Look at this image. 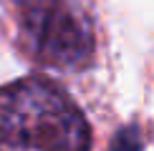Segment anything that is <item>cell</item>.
<instances>
[{"label":"cell","instance_id":"7a4b0ae2","mask_svg":"<svg viewBox=\"0 0 154 151\" xmlns=\"http://www.w3.org/2000/svg\"><path fill=\"white\" fill-rule=\"evenodd\" d=\"M18 20L38 63L76 71L91 61L94 25L76 0H18Z\"/></svg>","mask_w":154,"mask_h":151},{"label":"cell","instance_id":"6da1fadb","mask_svg":"<svg viewBox=\"0 0 154 151\" xmlns=\"http://www.w3.org/2000/svg\"><path fill=\"white\" fill-rule=\"evenodd\" d=\"M91 129L66 91L43 78L0 88V151H88Z\"/></svg>","mask_w":154,"mask_h":151},{"label":"cell","instance_id":"3957f363","mask_svg":"<svg viewBox=\"0 0 154 151\" xmlns=\"http://www.w3.org/2000/svg\"><path fill=\"white\" fill-rule=\"evenodd\" d=\"M139 149H142V141L134 129H124L114 138V151H139Z\"/></svg>","mask_w":154,"mask_h":151}]
</instances>
